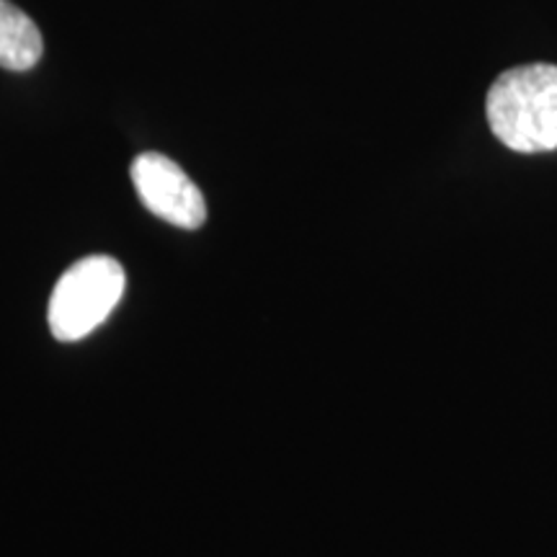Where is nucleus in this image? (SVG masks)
<instances>
[{
    "label": "nucleus",
    "instance_id": "1",
    "mask_svg": "<svg viewBox=\"0 0 557 557\" xmlns=\"http://www.w3.org/2000/svg\"><path fill=\"white\" fill-rule=\"evenodd\" d=\"M485 114L508 150L524 156L557 150V65L506 70L487 90Z\"/></svg>",
    "mask_w": 557,
    "mask_h": 557
},
{
    "label": "nucleus",
    "instance_id": "2",
    "mask_svg": "<svg viewBox=\"0 0 557 557\" xmlns=\"http://www.w3.org/2000/svg\"><path fill=\"white\" fill-rule=\"evenodd\" d=\"M124 269L109 256H88L70 267L50 297V331L58 341L86 338L111 315L124 295Z\"/></svg>",
    "mask_w": 557,
    "mask_h": 557
},
{
    "label": "nucleus",
    "instance_id": "3",
    "mask_svg": "<svg viewBox=\"0 0 557 557\" xmlns=\"http://www.w3.org/2000/svg\"><path fill=\"white\" fill-rule=\"evenodd\" d=\"M137 197L160 220L184 230H197L207 220V205L199 186L186 171L160 152H143L132 163Z\"/></svg>",
    "mask_w": 557,
    "mask_h": 557
},
{
    "label": "nucleus",
    "instance_id": "4",
    "mask_svg": "<svg viewBox=\"0 0 557 557\" xmlns=\"http://www.w3.org/2000/svg\"><path fill=\"white\" fill-rule=\"evenodd\" d=\"M45 52L41 32L11 0H0V67L29 70Z\"/></svg>",
    "mask_w": 557,
    "mask_h": 557
}]
</instances>
